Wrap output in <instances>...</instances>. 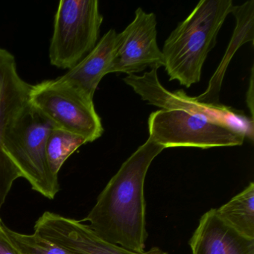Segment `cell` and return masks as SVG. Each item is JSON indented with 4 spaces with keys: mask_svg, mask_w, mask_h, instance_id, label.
Returning a JSON list of instances; mask_svg holds the SVG:
<instances>
[{
    "mask_svg": "<svg viewBox=\"0 0 254 254\" xmlns=\"http://www.w3.org/2000/svg\"><path fill=\"white\" fill-rule=\"evenodd\" d=\"M164 147L148 137L122 165L83 221L102 240L144 252L148 238L144 184L151 163Z\"/></svg>",
    "mask_w": 254,
    "mask_h": 254,
    "instance_id": "6da1fadb",
    "label": "cell"
},
{
    "mask_svg": "<svg viewBox=\"0 0 254 254\" xmlns=\"http://www.w3.org/2000/svg\"><path fill=\"white\" fill-rule=\"evenodd\" d=\"M233 7L232 0H202L174 29L162 50L169 81L188 88L200 81L203 64Z\"/></svg>",
    "mask_w": 254,
    "mask_h": 254,
    "instance_id": "7a4b0ae2",
    "label": "cell"
},
{
    "mask_svg": "<svg viewBox=\"0 0 254 254\" xmlns=\"http://www.w3.org/2000/svg\"><path fill=\"white\" fill-rule=\"evenodd\" d=\"M55 126L28 104L7 130L3 146L14 166L30 184L32 190L53 200L60 190L47 158V139Z\"/></svg>",
    "mask_w": 254,
    "mask_h": 254,
    "instance_id": "3957f363",
    "label": "cell"
},
{
    "mask_svg": "<svg viewBox=\"0 0 254 254\" xmlns=\"http://www.w3.org/2000/svg\"><path fill=\"white\" fill-rule=\"evenodd\" d=\"M103 16L97 0H62L55 17L49 57L53 66L71 69L93 50Z\"/></svg>",
    "mask_w": 254,
    "mask_h": 254,
    "instance_id": "277c9868",
    "label": "cell"
},
{
    "mask_svg": "<svg viewBox=\"0 0 254 254\" xmlns=\"http://www.w3.org/2000/svg\"><path fill=\"white\" fill-rule=\"evenodd\" d=\"M29 104L55 127L81 136L87 143L103 134L102 120L95 109L93 99L59 78L32 85Z\"/></svg>",
    "mask_w": 254,
    "mask_h": 254,
    "instance_id": "5b68a950",
    "label": "cell"
},
{
    "mask_svg": "<svg viewBox=\"0 0 254 254\" xmlns=\"http://www.w3.org/2000/svg\"><path fill=\"white\" fill-rule=\"evenodd\" d=\"M149 137L165 148L242 145L245 135L240 130L206 117L181 110H159L148 118Z\"/></svg>",
    "mask_w": 254,
    "mask_h": 254,
    "instance_id": "8992f818",
    "label": "cell"
},
{
    "mask_svg": "<svg viewBox=\"0 0 254 254\" xmlns=\"http://www.w3.org/2000/svg\"><path fill=\"white\" fill-rule=\"evenodd\" d=\"M157 69L143 75H128L123 79L132 87L142 100L163 110H181L206 117L234 127L254 141V120L247 117L242 111L221 104L202 103L194 97H190L184 90L170 92L159 81Z\"/></svg>",
    "mask_w": 254,
    "mask_h": 254,
    "instance_id": "52a82bcc",
    "label": "cell"
},
{
    "mask_svg": "<svg viewBox=\"0 0 254 254\" xmlns=\"http://www.w3.org/2000/svg\"><path fill=\"white\" fill-rule=\"evenodd\" d=\"M31 87L19 75L14 56L0 47V211L14 181L22 178L5 152L4 139L10 126L29 103Z\"/></svg>",
    "mask_w": 254,
    "mask_h": 254,
    "instance_id": "ba28073f",
    "label": "cell"
},
{
    "mask_svg": "<svg viewBox=\"0 0 254 254\" xmlns=\"http://www.w3.org/2000/svg\"><path fill=\"white\" fill-rule=\"evenodd\" d=\"M157 35L155 14L138 8L133 21L118 34L117 56L109 73L132 75L147 68L158 69L164 66V57L157 45Z\"/></svg>",
    "mask_w": 254,
    "mask_h": 254,
    "instance_id": "9c48e42d",
    "label": "cell"
},
{
    "mask_svg": "<svg viewBox=\"0 0 254 254\" xmlns=\"http://www.w3.org/2000/svg\"><path fill=\"white\" fill-rule=\"evenodd\" d=\"M34 229V233L75 254H168L157 247L142 253L127 251L102 240L82 221L54 212H44Z\"/></svg>",
    "mask_w": 254,
    "mask_h": 254,
    "instance_id": "30bf717a",
    "label": "cell"
},
{
    "mask_svg": "<svg viewBox=\"0 0 254 254\" xmlns=\"http://www.w3.org/2000/svg\"><path fill=\"white\" fill-rule=\"evenodd\" d=\"M190 245L192 254H254V239L224 222L216 209L202 215Z\"/></svg>",
    "mask_w": 254,
    "mask_h": 254,
    "instance_id": "8fae6325",
    "label": "cell"
},
{
    "mask_svg": "<svg viewBox=\"0 0 254 254\" xmlns=\"http://www.w3.org/2000/svg\"><path fill=\"white\" fill-rule=\"evenodd\" d=\"M118 46V34L110 29L98 41L93 50L76 66L59 77L60 81L72 84L93 99L101 80L114 64Z\"/></svg>",
    "mask_w": 254,
    "mask_h": 254,
    "instance_id": "7c38bea8",
    "label": "cell"
},
{
    "mask_svg": "<svg viewBox=\"0 0 254 254\" xmlns=\"http://www.w3.org/2000/svg\"><path fill=\"white\" fill-rule=\"evenodd\" d=\"M236 20V28L218 69L211 78L206 90L196 100L202 103L219 104V94L226 70L234 53L246 43L254 41V1H247L242 5L234 6L231 11Z\"/></svg>",
    "mask_w": 254,
    "mask_h": 254,
    "instance_id": "4fadbf2b",
    "label": "cell"
},
{
    "mask_svg": "<svg viewBox=\"0 0 254 254\" xmlns=\"http://www.w3.org/2000/svg\"><path fill=\"white\" fill-rule=\"evenodd\" d=\"M218 216L241 234L254 239V184L216 209Z\"/></svg>",
    "mask_w": 254,
    "mask_h": 254,
    "instance_id": "5bb4252c",
    "label": "cell"
},
{
    "mask_svg": "<svg viewBox=\"0 0 254 254\" xmlns=\"http://www.w3.org/2000/svg\"><path fill=\"white\" fill-rule=\"evenodd\" d=\"M87 141L78 135L55 127L47 142V161L53 175L59 176V171L66 160Z\"/></svg>",
    "mask_w": 254,
    "mask_h": 254,
    "instance_id": "9a60e30c",
    "label": "cell"
},
{
    "mask_svg": "<svg viewBox=\"0 0 254 254\" xmlns=\"http://www.w3.org/2000/svg\"><path fill=\"white\" fill-rule=\"evenodd\" d=\"M6 230L22 254H75L37 233L23 234L8 227Z\"/></svg>",
    "mask_w": 254,
    "mask_h": 254,
    "instance_id": "2e32d148",
    "label": "cell"
},
{
    "mask_svg": "<svg viewBox=\"0 0 254 254\" xmlns=\"http://www.w3.org/2000/svg\"><path fill=\"white\" fill-rule=\"evenodd\" d=\"M6 227L0 219V254H22L7 233Z\"/></svg>",
    "mask_w": 254,
    "mask_h": 254,
    "instance_id": "e0dca14e",
    "label": "cell"
},
{
    "mask_svg": "<svg viewBox=\"0 0 254 254\" xmlns=\"http://www.w3.org/2000/svg\"><path fill=\"white\" fill-rule=\"evenodd\" d=\"M254 66L251 69V78H250L249 87L247 93V105L251 113V118L254 120Z\"/></svg>",
    "mask_w": 254,
    "mask_h": 254,
    "instance_id": "ac0fdd59",
    "label": "cell"
}]
</instances>
